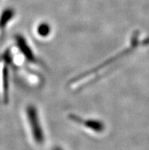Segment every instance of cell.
Segmentation results:
<instances>
[{
  "label": "cell",
  "mask_w": 149,
  "mask_h": 150,
  "mask_svg": "<svg viewBox=\"0 0 149 150\" xmlns=\"http://www.w3.org/2000/svg\"><path fill=\"white\" fill-rule=\"evenodd\" d=\"M134 38L132 39L130 43V45H129L124 50H122L119 53L110 57V59L108 60H106L105 62L102 63L100 65V67H95L91 70H89L88 72H85L83 74L80 75L79 76L76 77V79H74L72 82H70V88L72 89H79L81 88L87 86L90 83L97 79V77H100V75H103L104 73V70H107L109 68L113 67V65H115L116 63L121 60L122 58L127 56L129 53H130L132 50L134 49L135 47L138 44V34L136 33L134 34Z\"/></svg>",
  "instance_id": "6da1fadb"
},
{
  "label": "cell",
  "mask_w": 149,
  "mask_h": 150,
  "mask_svg": "<svg viewBox=\"0 0 149 150\" xmlns=\"http://www.w3.org/2000/svg\"><path fill=\"white\" fill-rule=\"evenodd\" d=\"M24 115L28 129L34 143L37 144H42L45 139V136L40 112L36 105L33 104L27 105L24 110Z\"/></svg>",
  "instance_id": "7a4b0ae2"
},
{
  "label": "cell",
  "mask_w": 149,
  "mask_h": 150,
  "mask_svg": "<svg viewBox=\"0 0 149 150\" xmlns=\"http://www.w3.org/2000/svg\"><path fill=\"white\" fill-rule=\"evenodd\" d=\"M9 59L4 52L0 57V102L7 105L9 102L10 69Z\"/></svg>",
  "instance_id": "3957f363"
},
{
  "label": "cell",
  "mask_w": 149,
  "mask_h": 150,
  "mask_svg": "<svg viewBox=\"0 0 149 150\" xmlns=\"http://www.w3.org/2000/svg\"><path fill=\"white\" fill-rule=\"evenodd\" d=\"M68 118L70 121L73 122L74 124L77 125L81 126L83 129H87L88 131L99 134L105 130V124L99 119L84 117L77 114H68Z\"/></svg>",
  "instance_id": "277c9868"
},
{
  "label": "cell",
  "mask_w": 149,
  "mask_h": 150,
  "mask_svg": "<svg viewBox=\"0 0 149 150\" xmlns=\"http://www.w3.org/2000/svg\"><path fill=\"white\" fill-rule=\"evenodd\" d=\"M15 17V11L12 8H6L0 14V37L10 26Z\"/></svg>",
  "instance_id": "5b68a950"
},
{
  "label": "cell",
  "mask_w": 149,
  "mask_h": 150,
  "mask_svg": "<svg viewBox=\"0 0 149 150\" xmlns=\"http://www.w3.org/2000/svg\"><path fill=\"white\" fill-rule=\"evenodd\" d=\"M36 34L42 39H46L50 36L52 32V28L47 22H40L36 27Z\"/></svg>",
  "instance_id": "8992f818"
}]
</instances>
